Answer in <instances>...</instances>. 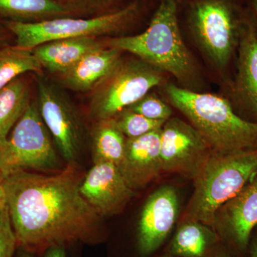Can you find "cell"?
<instances>
[{
	"instance_id": "16",
	"label": "cell",
	"mask_w": 257,
	"mask_h": 257,
	"mask_svg": "<svg viewBox=\"0 0 257 257\" xmlns=\"http://www.w3.org/2000/svg\"><path fill=\"white\" fill-rule=\"evenodd\" d=\"M235 92L257 123V33L248 19L239 42Z\"/></svg>"
},
{
	"instance_id": "18",
	"label": "cell",
	"mask_w": 257,
	"mask_h": 257,
	"mask_svg": "<svg viewBox=\"0 0 257 257\" xmlns=\"http://www.w3.org/2000/svg\"><path fill=\"white\" fill-rule=\"evenodd\" d=\"M221 240L211 228L184 220L169 242L165 253L176 257H216Z\"/></svg>"
},
{
	"instance_id": "8",
	"label": "cell",
	"mask_w": 257,
	"mask_h": 257,
	"mask_svg": "<svg viewBox=\"0 0 257 257\" xmlns=\"http://www.w3.org/2000/svg\"><path fill=\"white\" fill-rule=\"evenodd\" d=\"M160 71L140 60H121L93 92L89 114L98 120L114 118L162 82Z\"/></svg>"
},
{
	"instance_id": "4",
	"label": "cell",
	"mask_w": 257,
	"mask_h": 257,
	"mask_svg": "<svg viewBox=\"0 0 257 257\" xmlns=\"http://www.w3.org/2000/svg\"><path fill=\"white\" fill-rule=\"evenodd\" d=\"M177 10V0H160L143 33L115 37L108 45L138 56L158 70L175 76L181 82H191L195 77V67L182 40Z\"/></svg>"
},
{
	"instance_id": "1",
	"label": "cell",
	"mask_w": 257,
	"mask_h": 257,
	"mask_svg": "<svg viewBox=\"0 0 257 257\" xmlns=\"http://www.w3.org/2000/svg\"><path fill=\"white\" fill-rule=\"evenodd\" d=\"M81 182L72 165L54 175L20 170L3 179L19 247L42 253L54 245L100 241L99 216L81 195Z\"/></svg>"
},
{
	"instance_id": "6",
	"label": "cell",
	"mask_w": 257,
	"mask_h": 257,
	"mask_svg": "<svg viewBox=\"0 0 257 257\" xmlns=\"http://www.w3.org/2000/svg\"><path fill=\"white\" fill-rule=\"evenodd\" d=\"M248 20L236 0H194L189 24L211 60L220 67L229 63Z\"/></svg>"
},
{
	"instance_id": "9",
	"label": "cell",
	"mask_w": 257,
	"mask_h": 257,
	"mask_svg": "<svg viewBox=\"0 0 257 257\" xmlns=\"http://www.w3.org/2000/svg\"><path fill=\"white\" fill-rule=\"evenodd\" d=\"M39 112L56 146L69 165L78 157L84 138L82 119L72 101L55 84L37 78Z\"/></svg>"
},
{
	"instance_id": "13",
	"label": "cell",
	"mask_w": 257,
	"mask_h": 257,
	"mask_svg": "<svg viewBox=\"0 0 257 257\" xmlns=\"http://www.w3.org/2000/svg\"><path fill=\"white\" fill-rule=\"evenodd\" d=\"M79 192L99 216L121 212L135 194L111 162L94 164L81 182Z\"/></svg>"
},
{
	"instance_id": "7",
	"label": "cell",
	"mask_w": 257,
	"mask_h": 257,
	"mask_svg": "<svg viewBox=\"0 0 257 257\" xmlns=\"http://www.w3.org/2000/svg\"><path fill=\"white\" fill-rule=\"evenodd\" d=\"M28 169H60V160L35 101H31L10 138L0 147V183L8 175Z\"/></svg>"
},
{
	"instance_id": "19",
	"label": "cell",
	"mask_w": 257,
	"mask_h": 257,
	"mask_svg": "<svg viewBox=\"0 0 257 257\" xmlns=\"http://www.w3.org/2000/svg\"><path fill=\"white\" fill-rule=\"evenodd\" d=\"M0 17L8 21L37 23L75 15L58 0H0Z\"/></svg>"
},
{
	"instance_id": "5",
	"label": "cell",
	"mask_w": 257,
	"mask_h": 257,
	"mask_svg": "<svg viewBox=\"0 0 257 257\" xmlns=\"http://www.w3.org/2000/svg\"><path fill=\"white\" fill-rule=\"evenodd\" d=\"M140 10L138 1L116 11L90 18L65 17L37 22H3L14 35L17 46L33 50L54 40L79 37H98L124 30L137 18Z\"/></svg>"
},
{
	"instance_id": "10",
	"label": "cell",
	"mask_w": 257,
	"mask_h": 257,
	"mask_svg": "<svg viewBox=\"0 0 257 257\" xmlns=\"http://www.w3.org/2000/svg\"><path fill=\"white\" fill-rule=\"evenodd\" d=\"M178 194L164 186L152 193L144 205L136 230L134 248L138 257L156 254L170 238L179 214Z\"/></svg>"
},
{
	"instance_id": "25",
	"label": "cell",
	"mask_w": 257,
	"mask_h": 257,
	"mask_svg": "<svg viewBox=\"0 0 257 257\" xmlns=\"http://www.w3.org/2000/svg\"><path fill=\"white\" fill-rule=\"evenodd\" d=\"M18 246L7 205L0 213V257H14Z\"/></svg>"
},
{
	"instance_id": "32",
	"label": "cell",
	"mask_w": 257,
	"mask_h": 257,
	"mask_svg": "<svg viewBox=\"0 0 257 257\" xmlns=\"http://www.w3.org/2000/svg\"><path fill=\"white\" fill-rule=\"evenodd\" d=\"M16 257H36V253L32 252L25 248L20 247Z\"/></svg>"
},
{
	"instance_id": "35",
	"label": "cell",
	"mask_w": 257,
	"mask_h": 257,
	"mask_svg": "<svg viewBox=\"0 0 257 257\" xmlns=\"http://www.w3.org/2000/svg\"><path fill=\"white\" fill-rule=\"evenodd\" d=\"M58 1H60V2H64V0H58Z\"/></svg>"
},
{
	"instance_id": "30",
	"label": "cell",
	"mask_w": 257,
	"mask_h": 257,
	"mask_svg": "<svg viewBox=\"0 0 257 257\" xmlns=\"http://www.w3.org/2000/svg\"><path fill=\"white\" fill-rule=\"evenodd\" d=\"M248 248L250 257H257V236L250 240Z\"/></svg>"
},
{
	"instance_id": "20",
	"label": "cell",
	"mask_w": 257,
	"mask_h": 257,
	"mask_svg": "<svg viewBox=\"0 0 257 257\" xmlns=\"http://www.w3.org/2000/svg\"><path fill=\"white\" fill-rule=\"evenodd\" d=\"M28 80L20 77L0 89V147L31 103Z\"/></svg>"
},
{
	"instance_id": "23",
	"label": "cell",
	"mask_w": 257,
	"mask_h": 257,
	"mask_svg": "<svg viewBox=\"0 0 257 257\" xmlns=\"http://www.w3.org/2000/svg\"><path fill=\"white\" fill-rule=\"evenodd\" d=\"M116 124L126 138H136L162 128L166 121L148 119L128 108L114 116Z\"/></svg>"
},
{
	"instance_id": "11",
	"label": "cell",
	"mask_w": 257,
	"mask_h": 257,
	"mask_svg": "<svg viewBox=\"0 0 257 257\" xmlns=\"http://www.w3.org/2000/svg\"><path fill=\"white\" fill-rule=\"evenodd\" d=\"M212 152L192 125L178 118H170L162 126L160 152L163 172L194 179Z\"/></svg>"
},
{
	"instance_id": "21",
	"label": "cell",
	"mask_w": 257,
	"mask_h": 257,
	"mask_svg": "<svg viewBox=\"0 0 257 257\" xmlns=\"http://www.w3.org/2000/svg\"><path fill=\"white\" fill-rule=\"evenodd\" d=\"M91 138L94 164L111 162L119 167L124 157L126 138L114 118L96 121Z\"/></svg>"
},
{
	"instance_id": "24",
	"label": "cell",
	"mask_w": 257,
	"mask_h": 257,
	"mask_svg": "<svg viewBox=\"0 0 257 257\" xmlns=\"http://www.w3.org/2000/svg\"><path fill=\"white\" fill-rule=\"evenodd\" d=\"M128 108L148 119L157 121H167L172 115L170 108L154 94H146Z\"/></svg>"
},
{
	"instance_id": "17",
	"label": "cell",
	"mask_w": 257,
	"mask_h": 257,
	"mask_svg": "<svg viewBox=\"0 0 257 257\" xmlns=\"http://www.w3.org/2000/svg\"><path fill=\"white\" fill-rule=\"evenodd\" d=\"M104 47L96 37H79L46 42L32 50L42 68L62 74L84 55Z\"/></svg>"
},
{
	"instance_id": "28",
	"label": "cell",
	"mask_w": 257,
	"mask_h": 257,
	"mask_svg": "<svg viewBox=\"0 0 257 257\" xmlns=\"http://www.w3.org/2000/svg\"><path fill=\"white\" fill-rule=\"evenodd\" d=\"M10 33L9 30L5 26L4 23L0 24V48L8 46L7 42H8V38Z\"/></svg>"
},
{
	"instance_id": "2",
	"label": "cell",
	"mask_w": 257,
	"mask_h": 257,
	"mask_svg": "<svg viewBox=\"0 0 257 257\" xmlns=\"http://www.w3.org/2000/svg\"><path fill=\"white\" fill-rule=\"evenodd\" d=\"M172 104L202 135L213 152L234 153L257 150V123L238 116L229 101L169 84Z\"/></svg>"
},
{
	"instance_id": "22",
	"label": "cell",
	"mask_w": 257,
	"mask_h": 257,
	"mask_svg": "<svg viewBox=\"0 0 257 257\" xmlns=\"http://www.w3.org/2000/svg\"><path fill=\"white\" fill-rule=\"evenodd\" d=\"M42 69L32 50L17 45L0 48V89L27 72L40 74Z\"/></svg>"
},
{
	"instance_id": "12",
	"label": "cell",
	"mask_w": 257,
	"mask_h": 257,
	"mask_svg": "<svg viewBox=\"0 0 257 257\" xmlns=\"http://www.w3.org/2000/svg\"><path fill=\"white\" fill-rule=\"evenodd\" d=\"M257 225V176L217 211L213 229L229 251L248 249Z\"/></svg>"
},
{
	"instance_id": "26",
	"label": "cell",
	"mask_w": 257,
	"mask_h": 257,
	"mask_svg": "<svg viewBox=\"0 0 257 257\" xmlns=\"http://www.w3.org/2000/svg\"><path fill=\"white\" fill-rule=\"evenodd\" d=\"M114 0H64L75 16L92 14L109 6Z\"/></svg>"
},
{
	"instance_id": "14",
	"label": "cell",
	"mask_w": 257,
	"mask_h": 257,
	"mask_svg": "<svg viewBox=\"0 0 257 257\" xmlns=\"http://www.w3.org/2000/svg\"><path fill=\"white\" fill-rule=\"evenodd\" d=\"M162 128L136 138H126L119 170L133 190L145 187L160 175Z\"/></svg>"
},
{
	"instance_id": "31",
	"label": "cell",
	"mask_w": 257,
	"mask_h": 257,
	"mask_svg": "<svg viewBox=\"0 0 257 257\" xmlns=\"http://www.w3.org/2000/svg\"><path fill=\"white\" fill-rule=\"evenodd\" d=\"M216 257H234L231 251L228 249L226 246H224L221 243V246H219V250H218L217 253H216Z\"/></svg>"
},
{
	"instance_id": "15",
	"label": "cell",
	"mask_w": 257,
	"mask_h": 257,
	"mask_svg": "<svg viewBox=\"0 0 257 257\" xmlns=\"http://www.w3.org/2000/svg\"><path fill=\"white\" fill-rule=\"evenodd\" d=\"M121 52L119 49L110 46L89 52L60 74L62 82L75 92H94L119 64Z\"/></svg>"
},
{
	"instance_id": "34",
	"label": "cell",
	"mask_w": 257,
	"mask_h": 257,
	"mask_svg": "<svg viewBox=\"0 0 257 257\" xmlns=\"http://www.w3.org/2000/svg\"><path fill=\"white\" fill-rule=\"evenodd\" d=\"M158 257H176L172 256V255L169 254V253H165L163 254L160 255Z\"/></svg>"
},
{
	"instance_id": "33",
	"label": "cell",
	"mask_w": 257,
	"mask_h": 257,
	"mask_svg": "<svg viewBox=\"0 0 257 257\" xmlns=\"http://www.w3.org/2000/svg\"><path fill=\"white\" fill-rule=\"evenodd\" d=\"M249 5L252 10L253 14L257 20V0H249Z\"/></svg>"
},
{
	"instance_id": "27",
	"label": "cell",
	"mask_w": 257,
	"mask_h": 257,
	"mask_svg": "<svg viewBox=\"0 0 257 257\" xmlns=\"http://www.w3.org/2000/svg\"><path fill=\"white\" fill-rule=\"evenodd\" d=\"M67 246L63 245H54L42 253V257H67Z\"/></svg>"
},
{
	"instance_id": "29",
	"label": "cell",
	"mask_w": 257,
	"mask_h": 257,
	"mask_svg": "<svg viewBox=\"0 0 257 257\" xmlns=\"http://www.w3.org/2000/svg\"><path fill=\"white\" fill-rule=\"evenodd\" d=\"M7 205H8V202H7L6 192L3 184L0 183V213L7 207Z\"/></svg>"
},
{
	"instance_id": "3",
	"label": "cell",
	"mask_w": 257,
	"mask_h": 257,
	"mask_svg": "<svg viewBox=\"0 0 257 257\" xmlns=\"http://www.w3.org/2000/svg\"><path fill=\"white\" fill-rule=\"evenodd\" d=\"M256 176L257 150L211 152L194 177L195 189L184 220L198 221L213 229L217 211Z\"/></svg>"
}]
</instances>
